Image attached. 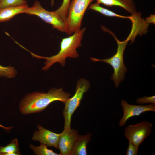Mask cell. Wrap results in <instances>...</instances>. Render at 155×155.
Returning <instances> with one entry per match:
<instances>
[{"instance_id": "obj_23", "label": "cell", "mask_w": 155, "mask_h": 155, "mask_svg": "<svg viewBox=\"0 0 155 155\" xmlns=\"http://www.w3.org/2000/svg\"><path fill=\"white\" fill-rule=\"evenodd\" d=\"M146 22L149 24L152 23L153 24H155V14H151L150 16L147 17L145 19Z\"/></svg>"}, {"instance_id": "obj_6", "label": "cell", "mask_w": 155, "mask_h": 155, "mask_svg": "<svg viewBox=\"0 0 155 155\" xmlns=\"http://www.w3.org/2000/svg\"><path fill=\"white\" fill-rule=\"evenodd\" d=\"M25 13L36 16L45 22L51 25L53 28L65 32L66 25L65 22L57 16L54 11H49L44 9L37 0L35 1L32 7L28 8Z\"/></svg>"}, {"instance_id": "obj_25", "label": "cell", "mask_w": 155, "mask_h": 155, "mask_svg": "<svg viewBox=\"0 0 155 155\" xmlns=\"http://www.w3.org/2000/svg\"><path fill=\"white\" fill-rule=\"evenodd\" d=\"M54 0H51V5H53L54 3Z\"/></svg>"}, {"instance_id": "obj_4", "label": "cell", "mask_w": 155, "mask_h": 155, "mask_svg": "<svg viewBox=\"0 0 155 155\" xmlns=\"http://www.w3.org/2000/svg\"><path fill=\"white\" fill-rule=\"evenodd\" d=\"M96 0H72L65 22L66 33L70 35L81 29L85 13L91 3Z\"/></svg>"}, {"instance_id": "obj_9", "label": "cell", "mask_w": 155, "mask_h": 155, "mask_svg": "<svg viewBox=\"0 0 155 155\" xmlns=\"http://www.w3.org/2000/svg\"><path fill=\"white\" fill-rule=\"evenodd\" d=\"M79 136L78 131L71 129H64L61 133L58 143L60 155L70 154Z\"/></svg>"}, {"instance_id": "obj_8", "label": "cell", "mask_w": 155, "mask_h": 155, "mask_svg": "<svg viewBox=\"0 0 155 155\" xmlns=\"http://www.w3.org/2000/svg\"><path fill=\"white\" fill-rule=\"evenodd\" d=\"M121 105L123 111V116L119 122L121 127L125 125L127 120L132 117L139 116L147 112L155 111V104L145 105H132L122 99Z\"/></svg>"}, {"instance_id": "obj_11", "label": "cell", "mask_w": 155, "mask_h": 155, "mask_svg": "<svg viewBox=\"0 0 155 155\" xmlns=\"http://www.w3.org/2000/svg\"><path fill=\"white\" fill-rule=\"evenodd\" d=\"M129 19L132 22V27L130 34L125 40L128 42L131 41V43L134 42L137 35L146 33L149 24L141 18L140 13L137 12L131 15Z\"/></svg>"}, {"instance_id": "obj_24", "label": "cell", "mask_w": 155, "mask_h": 155, "mask_svg": "<svg viewBox=\"0 0 155 155\" xmlns=\"http://www.w3.org/2000/svg\"><path fill=\"white\" fill-rule=\"evenodd\" d=\"M0 127L2 128H3L4 129H11L12 128V127H5L4 126H3L1 125L0 124Z\"/></svg>"}, {"instance_id": "obj_12", "label": "cell", "mask_w": 155, "mask_h": 155, "mask_svg": "<svg viewBox=\"0 0 155 155\" xmlns=\"http://www.w3.org/2000/svg\"><path fill=\"white\" fill-rule=\"evenodd\" d=\"M96 3L108 7H121L131 15L137 12L134 0H96Z\"/></svg>"}, {"instance_id": "obj_7", "label": "cell", "mask_w": 155, "mask_h": 155, "mask_svg": "<svg viewBox=\"0 0 155 155\" xmlns=\"http://www.w3.org/2000/svg\"><path fill=\"white\" fill-rule=\"evenodd\" d=\"M152 126V123L147 120L133 125H129L125 128L124 135L128 141L139 147L150 135Z\"/></svg>"}, {"instance_id": "obj_19", "label": "cell", "mask_w": 155, "mask_h": 155, "mask_svg": "<svg viewBox=\"0 0 155 155\" xmlns=\"http://www.w3.org/2000/svg\"><path fill=\"white\" fill-rule=\"evenodd\" d=\"M17 71L15 68L11 66H3L0 65V76L8 78L15 77Z\"/></svg>"}, {"instance_id": "obj_22", "label": "cell", "mask_w": 155, "mask_h": 155, "mask_svg": "<svg viewBox=\"0 0 155 155\" xmlns=\"http://www.w3.org/2000/svg\"><path fill=\"white\" fill-rule=\"evenodd\" d=\"M139 151V147L131 142L129 141V144L126 151V155H137Z\"/></svg>"}, {"instance_id": "obj_10", "label": "cell", "mask_w": 155, "mask_h": 155, "mask_svg": "<svg viewBox=\"0 0 155 155\" xmlns=\"http://www.w3.org/2000/svg\"><path fill=\"white\" fill-rule=\"evenodd\" d=\"M38 131H36L33 134L32 140L38 141L49 146H52L57 149L58 143L60 133L57 134L46 129L38 125Z\"/></svg>"}, {"instance_id": "obj_1", "label": "cell", "mask_w": 155, "mask_h": 155, "mask_svg": "<svg viewBox=\"0 0 155 155\" xmlns=\"http://www.w3.org/2000/svg\"><path fill=\"white\" fill-rule=\"evenodd\" d=\"M70 95L61 88H51L47 93L32 92L22 99L19 105L20 111L24 115L40 112L53 102L58 101L65 103Z\"/></svg>"}, {"instance_id": "obj_21", "label": "cell", "mask_w": 155, "mask_h": 155, "mask_svg": "<svg viewBox=\"0 0 155 155\" xmlns=\"http://www.w3.org/2000/svg\"><path fill=\"white\" fill-rule=\"evenodd\" d=\"M137 103L140 104H142L146 103H150L155 104V95L151 96H144L143 97L139 98L136 100Z\"/></svg>"}, {"instance_id": "obj_14", "label": "cell", "mask_w": 155, "mask_h": 155, "mask_svg": "<svg viewBox=\"0 0 155 155\" xmlns=\"http://www.w3.org/2000/svg\"><path fill=\"white\" fill-rule=\"evenodd\" d=\"M91 133L79 136L70 155H87V146L91 140Z\"/></svg>"}, {"instance_id": "obj_16", "label": "cell", "mask_w": 155, "mask_h": 155, "mask_svg": "<svg viewBox=\"0 0 155 155\" xmlns=\"http://www.w3.org/2000/svg\"><path fill=\"white\" fill-rule=\"evenodd\" d=\"M20 154L18 140L15 139L4 147L0 146V155H18Z\"/></svg>"}, {"instance_id": "obj_3", "label": "cell", "mask_w": 155, "mask_h": 155, "mask_svg": "<svg viewBox=\"0 0 155 155\" xmlns=\"http://www.w3.org/2000/svg\"><path fill=\"white\" fill-rule=\"evenodd\" d=\"M106 31L110 33L114 37L117 44L116 53L111 57L103 59H98L90 57L91 60L94 62H102L110 65L114 69V73L111 79L114 81L115 86L117 87L120 83L124 80L127 69L125 66L123 61V54L128 42L126 40L123 41L119 40L112 32L106 29Z\"/></svg>"}, {"instance_id": "obj_13", "label": "cell", "mask_w": 155, "mask_h": 155, "mask_svg": "<svg viewBox=\"0 0 155 155\" xmlns=\"http://www.w3.org/2000/svg\"><path fill=\"white\" fill-rule=\"evenodd\" d=\"M28 7L27 4L21 5L10 6L0 9V22L9 21L16 15L25 13Z\"/></svg>"}, {"instance_id": "obj_15", "label": "cell", "mask_w": 155, "mask_h": 155, "mask_svg": "<svg viewBox=\"0 0 155 155\" xmlns=\"http://www.w3.org/2000/svg\"><path fill=\"white\" fill-rule=\"evenodd\" d=\"M88 8L89 9L98 12L107 16L129 19L130 18V16H123L117 14L110 10L102 7L100 5V4L97 3L90 4Z\"/></svg>"}, {"instance_id": "obj_17", "label": "cell", "mask_w": 155, "mask_h": 155, "mask_svg": "<svg viewBox=\"0 0 155 155\" xmlns=\"http://www.w3.org/2000/svg\"><path fill=\"white\" fill-rule=\"evenodd\" d=\"M29 147L36 155H60V154L55 152L52 150L49 149L47 146L42 143H41V144L38 147L30 144Z\"/></svg>"}, {"instance_id": "obj_18", "label": "cell", "mask_w": 155, "mask_h": 155, "mask_svg": "<svg viewBox=\"0 0 155 155\" xmlns=\"http://www.w3.org/2000/svg\"><path fill=\"white\" fill-rule=\"evenodd\" d=\"M71 0H63L61 5L54 11L55 13L65 22L67 18Z\"/></svg>"}, {"instance_id": "obj_2", "label": "cell", "mask_w": 155, "mask_h": 155, "mask_svg": "<svg viewBox=\"0 0 155 155\" xmlns=\"http://www.w3.org/2000/svg\"><path fill=\"white\" fill-rule=\"evenodd\" d=\"M85 30L86 28H83L74 32L72 35L62 39L60 43V51L57 54L52 56H41L28 51L34 57L46 60L45 66L42 68L43 70L47 71L56 63H59L62 66L64 67L67 57L76 58L79 57L76 49L82 46L81 41Z\"/></svg>"}, {"instance_id": "obj_20", "label": "cell", "mask_w": 155, "mask_h": 155, "mask_svg": "<svg viewBox=\"0 0 155 155\" xmlns=\"http://www.w3.org/2000/svg\"><path fill=\"white\" fill-rule=\"evenodd\" d=\"M27 4L25 0H0V9L10 6H14Z\"/></svg>"}, {"instance_id": "obj_5", "label": "cell", "mask_w": 155, "mask_h": 155, "mask_svg": "<svg viewBox=\"0 0 155 155\" xmlns=\"http://www.w3.org/2000/svg\"><path fill=\"white\" fill-rule=\"evenodd\" d=\"M90 87L89 82L81 78L77 82L75 92L71 98L66 101L63 110V115L64 119V129H70L72 116L79 106L84 94Z\"/></svg>"}]
</instances>
